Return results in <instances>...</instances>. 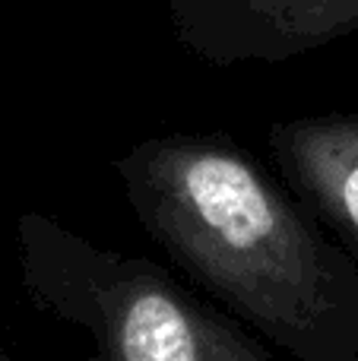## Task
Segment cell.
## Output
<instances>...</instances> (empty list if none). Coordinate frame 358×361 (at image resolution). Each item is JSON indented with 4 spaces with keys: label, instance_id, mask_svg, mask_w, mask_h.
Instances as JSON below:
<instances>
[{
    "label": "cell",
    "instance_id": "1",
    "mask_svg": "<svg viewBox=\"0 0 358 361\" xmlns=\"http://www.w3.org/2000/svg\"><path fill=\"white\" fill-rule=\"evenodd\" d=\"M146 235L235 320L298 361H358V260L226 133L111 159Z\"/></svg>",
    "mask_w": 358,
    "mask_h": 361
},
{
    "label": "cell",
    "instance_id": "3",
    "mask_svg": "<svg viewBox=\"0 0 358 361\" xmlns=\"http://www.w3.org/2000/svg\"><path fill=\"white\" fill-rule=\"evenodd\" d=\"M165 10L209 67L289 63L358 32V0H165Z\"/></svg>",
    "mask_w": 358,
    "mask_h": 361
},
{
    "label": "cell",
    "instance_id": "4",
    "mask_svg": "<svg viewBox=\"0 0 358 361\" xmlns=\"http://www.w3.org/2000/svg\"><path fill=\"white\" fill-rule=\"evenodd\" d=\"M266 143L285 187L358 257V111L276 121Z\"/></svg>",
    "mask_w": 358,
    "mask_h": 361
},
{
    "label": "cell",
    "instance_id": "2",
    "mask_svg": "<svg viewBox=\"0 0 358 361\" xmlns=\"http://www.w3.org/2000/svg\"><path fill=\"white\" fill-rule=\"evenodd\" d=\"M23 288L38 311L82 326L111 361H270L241 320L203 305L146 257L95 247L57 219H16Z\"/></svg>",
    "mask_w": 358,
    "mask_h": 361
}]
</instances>
